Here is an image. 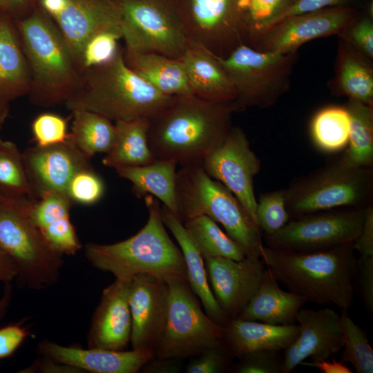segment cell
Returning <instances> with one entry per match:
<instances>
[{
  "instance_id": "6da1fadb",
  "label": "cell",
  "mask_w": 373,
  "mask_h": 373,
  "mask_svg": "<svg viewBox=\"0 0 373 373\" xmlns=\"http://www.w3.org/2000/svg\"><path fill=\"white\" fill-rule=\"evenodd\" d=\"M236 112L233 102H213L193 94L174 96L149 119V148L156 160H174L181 166L202 164L225 140Z\"/></svg>"
},
{
  "instance_id": "7a4b0ae2",
  "label": "cell",
  "mask_w": 373,
  "mask_h": 373,
  "mask_svg": "<svg viewBox=\"0 0 373 373\" xmlns=\"http://www.w3.org/2000/svg\"><path fill=\"white\" fill-rule=\"evenodd\" d=\"M260 258L279 284L307 302L340 310L352 305L356 262L353 242L311 252L262 244Z\"/></svg>"
},
{
  "instance_id": "3957f363",
  "label": "cell",
  "mask_w": 373,
  "mask_h": 373,
  "mask_svg": "<svg viewBox=\"0 0 373 373\" xmlns=\"http://www.w3.org/2000/svg\"><path fill=\"white\" fill-rule=\"evenodd\" d=\"M145 203L149 218L136 234L113 244L88 243L84 248L86 258L93 267L117 279L131 280L137 274H146L166 283L187 280L182 253L165 229L158 200L149 194Z\"/></svg>"
},
{
  "instance_id": "277c9868",
  "label": "cell",
  "mask_w": 373,
  "mask_h": 373,
  "mask_svg": "<svg viewBox=\"0 0 373 373\" xmlns=\"http://www.w3.org/2000/svg\"><path fill=\"white\" fill-rule=\"evenodd\" d=\"M75 93L64 103L71 111L83 109L114 122L151 119L171 102L126 65L119 48L110 61L81 73Z\"/></svg>"
},
{
  "instance_id": "5b68a950",
  "label": "cell",
  "mask_w": 373,
  "mask_h": 373,
  "mask_svg": "<svg viewBox=\"0 0 373 373\" xmlns=\"http://www.w3.org/2000/svg\"><path fill=\"white\" fill-rule=\"evenodd\" d=\"M19 32L30 73V101L40 106L65 103L82 74L57 27L35 12L19 23Z\"/></svg>"
},
{
  "instance_id": "8992f818",
  "label": "cell",
  "mask_w": 373,
  "mask_h": 373,
  "mask_svg": "<svg viewBox=\"0 0 373 373\" xmlns=\"http://www.w3.org/2000/svg\"><path fill=\"white\" fill-rule=\"evenodd\" d=\"M175 201L184 222L205 215L224 228L246 257L260 258L261 231L236 196L211 178L202 164L181 166L176 173Z\"/></svg>"
},
{
  "instance_id": "52a82bcc",
  "label": "cell",
  "mask_w": 373,
  "mask_h": 373,
  "mask_svg": "<svg viewBox=\"0 0 373 373\" xmlns=\"http://www.w3.org/2000/svg\"><path fill=\"white\" fill-rule=\"evenodd\" d=\"M30 200L0 195V247L17 265V285L42 289L58 281L63 255L52 247L35 223Z\"/></svg>"
},
{
  "instance_id": "ba28073f",
  "label": "cell",
  "mask_w": 373,
  "mask_h": 373,
  "mask_svg": "<svg viewBox=\"0 0 373 373\" xmlns=\"http://www.w3.org/2000/svg\"><path fill=\"white\" fill-rule=\"evenodd\" d=\"M285 190L290 220L326 210L372 203V167H350L341 159L292 181Z\"/></svg>"
},
{
  "instance_id": "9c48e42d",
  "label": "cell",
  "mask_w": 373,
  "mask_h": 373,
  "mask_svg": "<svg viewBox=\"0 0 373 373\" xmlns=\"http://www.w3.org/2000/svg\"><path fill=\"white\" fill-rule=\"evenodd\" d=\"M216 57L233 86V104L239 112L269 108L288 91L298 52H262L242 44L227 57Z\"/></svg>"
},
{
  "instance_id": "30bf717a",
  "label": "cell",
  "mask_w": 373,
  "mask_h": 373,
  "mask_svg": "<svg viewBox=\"0 0 373 373\" xmlns=\"http://www.w3.org/2000/svg\"><path fill=\"white\" fill-rule=\"evenodd\" d=\"M169 300L162 337L155 350L157 359L195 356L224 341V327L213 321L184 279L167 283Z\"/></svg>"
},
{
  "instance_id": "8fae6325",
  "label": "cell",
  "mask_w": 373,
  "mask_h": 373,
  "mask_svg": "<svg viewBox=\"0 0 373 373\" xmlns=\"http://www.w3.org/2000/svg\"><path fill=\"white\" fill-rule=\"evenodd\" d=\"M125 50L180 59L189 43L176 0H119Z\"/></svg>"
},
{
  "instance_id": "7c38bea8",
  "label": "cell",
  "mask_w": 373,
  "mask_h": 373,
  "mask_svg": "<svg viewBox=\"0 0 373 373\" xmlns=\"http://www.w3.org/2000/svg\"><path fill=\"white\" fill-rule=\"evenodd\" d=\"M365 207L340 208L290 220L271 235H264L267 246L296 252H311L352 243L359 236Z\"/></svg>"
},
{
  "instance_id": "4fadbf2b",
  "label": "cell",
  "mask_w": 373,
  "mask_h": 373,
  "mask_svg": "<svg viewBox=\"0 0 373 373\" xmlns=\"http://www.w3.org/2000/svg\"><path fill=\"white\" fill-rule=\"evenodd\" d=\"M189 41L225 57L245 44L241 0H176Z\"/></svg>"
},
{
  "instance_id": "5bb4252c",
  "label": "cell",
  "mask_w": 373,
  "mask_h": 373,
  "mask_svg": "<svg viewBox=\"0 0 373 373\" xmlns=\"http://www.w3.org/2000/svg\"><path fill=\"white\" fill-rule=\"evenodd\" d=\"M39 3L53 19L80 71L87 41L100 32L122 28L119 0H39Z\"/></svg>"
},
{
  "instance_id": "9a60e30c",
  "label": "cell",
  "mask_w": 373,
  "mask_h": 373,
  "mask_svg": "<svg viewBox=\"0 0 373 373\" xmlns=\"http://www.w3.org/2000/svg\"><path fill=\"white\" fill-rule=\"evenodd\" d=\"M356 18L354 8L329 7L283 19L253 37L247 44L258 51L295 52L303 44L313 39L341 35Z\"/></svg>"
},
{
  "instance_id": "2e32d148",
  "label": "cell",
  "mask_w": 373,
  "mask_h": 373,
  "mask_svg": "<svg viewBox=\"0 0 373 373\" xmlns=\"http://www.w3.org/2000/svg\"><path fill=\"white\" fill-rule=\"evenodd\" d=\"M202 166L211 178L236 196L258 227L254 178L260 172L261 163L242 128L232 126L222 144L204 159Z\"/></svg>"
},
{
  "instance_id": "e0dca14e",
  "label": "cell",
  "mask_w": 373,
  "mask_h": 373,
  "mask_svg": "<svg viewBox=\"0 0 373 373\" xmlns=\"http://www.w3.org/2000/svg\"><path fill=\"white\" fill-rule=\"evenodd\" d=\"M169 300V285L164 280L146 274H137L131 279L128 303L132 349L155 352L164 329Z\"/></svg>"
},
{
  "instance_id": "ac0fdd59",
  "label": "cell",
  "mask_w": 373,
  "mask_h": 373,
  "mask_svg": "<svg viewBox=\"0 0 373 373\" xmlns=\"http://www.w3.org/2000/svg\"><path fill=\"white\" fill-rule=\"evenodd\" d=\"M296 321L299 332L283 352L282 373H289L301 362L329 358L342 350L344 336L340 313L329 307L319 309L302 308Z\"/></svg>"
},
{
  "instance_id": "d6986e66",
  "label": "cell",
  "mask_w": 373,
  "mask_h": 373,
  "mask_svg": "<svg viewBox=\"0 0 373 373\" xmlns=\"http://www.w3.org/2000/svg\"><path fill=\"white\" fill-rule=\"evenodd\" d=\"M22 154L33 199L48 193L66 195L73 176L92 167L90 159L77 149L69 136L64 142L47 146L36 145L26 149Z\"/></svg>"
},
{
  "instance_id": "ffe728a7",
  "label": "cell",
  "mask_w": 373,
  "mask_h": 373,
  "mask_svg": "<svg viewBox=\"0 0 373 373\" xmlns=\"http://www.w3.org/2000/svg\"><path fill=\"white\" fill-rule=\"evenodd\" d=\"M211 289L229 320L238 317L260 283L265 265L261 258L204 260Z\"/></svg>"
},
{
  "instance_id": "44dd1931",
  "label": "cell",
  "mask_w": 373,
  "mask_h": 373,
  "mask_svg": "<svg viewBox=\"0 0 373 373\" xmlns=\"http://www.w3.org/2000/svg\"><path fill=\"white\" fill-rule=\"evenodd\" d=\"M37 352L57 362L75 367L84 372L136 373L153 359L149 349L130 351L63 346L49 340L40 342Z\"/></svg>"
},
{
  "instance_id": "7402d4cb",
  "label": "cell",
  "mask_w": 373,
  "mask_h": 373,
  "mask_svg": "<svg viewBox=\"0 0 373 373\" xmlns=\"http://www.w3.org/2000/svg\"><path fill=\"white\" fill-rule=\"evenodd\" d=\"M129 283L130 280L115 278L104 289L91 320L88 347L124 350L127 347L131 333Z\"/></svg>"
},
{
  "instance_id": "603a6c76",
  "label": "cell",
  "mask_w": 373,
  "mask_h": 373,
  "mask_svg": "<svg viewBox=\"0 0 373 373\" xmlns=\"http://www.w3.org/2000/svg\"><path fill=\"white\" fill-rule=\"evenodd\" d=\"M180 59L193 95L213 102H234L236 95L233 86L215 55L189 41Z\"/></svg>"
},
{
  "instance_id": "cb8c5ba5",
  "label": "cell",
  "mask_w": 373,
  "mask_h": 373,
  "mask_svg": "<svg viewBox=\"0 0 373 373\" xmlns=\"http://www.w3.org/2000/svg\"><path fill=\"white\" fill-rule=\"evenodd\" d=\"M71 200L58 193L31 198L32 218L52 247L62 255H75L82 245L70 218Z\"/></svg>"
},
{
  "instance_id": "d4e9b609",
  "label": "cell",
  "mask_w": 373,
  "mask_h": 373,
  "mask_svg": "<svg viewBox=\"0 0 373 373\" xmlns=\"http://www.w3.org/2000/svg\"><path fill=\"white\" fill-rule=\"evenodd\" d=\"M306 303L303 296L280 288L266 267L258 289L237 318L272 325L295 324Z\"/></svg>"
},
{
  "instance_id": "484cf974",
  "label": "cell",
  "mask_w": 373,
  "mask_h": 373,
  "mask_svg": "<svg viewBox=\"0 0 373 373\" xmlns=\"http://www.w3.org/2000/svg\"><path fill=\"white\" fill-rule=\"evenodd\" d=\"M298 332L296 324L272 325L236 318L224 327V342L233 356L240 358L256 350L284 351Z\"/></svg>"
},
{
  "instance_id": "4316f807",
  "label": "cell",
  "mask_w": 373,
  "mask_h": 373,
  "mask_svg": "<svg viewBox=\"0 0 373 373\" xmlns=\"http://www.w3.org/2000/svg\"><path fill=\"white\" fill-rule=\"evenodd\" d=\"M160 213L164 226L170 230L180 246L192 291L198 298L206 314L213 321L225 327L229 320L212 292L202 256L180 218L164 205L160 207Z\"/></svg>"
},
{
  "instance_id": "83f0119b",
  "label": "cell",
  "mask_w": 373,
  "mask_h": 373,
  "mask_svg": "<svg viewBox=\"0 0 373 373\" xmlns=\"http://www.w3.org/2000/svg\"><path fill=\"white\" fill-rule=\"evenodd\" d=\"M124 57L131 70L161 93L168 96L192 94L180 59L127 50H124Z\"/></svg>"
},
{
  "instance_id": "f1b7e54d",
  "label": "cell",
  "mask_w": 373,
  "mask_h": 373,
  "mask_svg": "<svg viewBox=\"0 0 373 373\" xmlns=\"http://www.w3.org/2000/svg\"><path fill=\"white\" fill-rule=\"evenodd\" d=\"M338 38L332 91L373 106V68L370 60L343 38Z\"/></svg>"
},
{
  "instance_id": "f546056e",
  "label": "cell",
  "mask_w": 373,
  "mask_h": 373,
  "mask_svg": "<svg viewBox=\"0 0 373 373\" xmlns=\"http://www.w3.org/2000/svg\"><path fill=\"white\" fill-rule=\"evenodd\" d=\"M17 34L10 23L0 19V103L29 93L30 73Z\"/></svg>"
},
{
  "instance_id": "4dcf8cb0",
  "label": "cell",
  "mask_w": 373,
  "mask_h": 373,
  "mask_svg": "<svg viewBox=\"0 0 373 373\" xmlns=\"http://www.w3.org/2000/svg\"><path fill=\"white\" fill-rule=\"evenodd\" d=\"M177 165L174 160H155L146 165L121 167L115 171L119 177L132 183L137 196H154L178 217L175 201Z\"/></svg>"
},
{
  "instance_id": "1f68e13d",
  "label": "cell",
  "mask_w": 373,
  "mask_h": 373,
  "mask_svg": "<svg viewBox=\"0 0 373 373\" xmlns=\"http://www.w3.org/2000/svg\"><path fill=\"white\" fill-rule=\"evenodd\" d=\"M114 124L115 140L102 160L104 165L116 169L144 166L156 160L148 144L149 119L117 121Z\"/></svg>"
},
{
  "instance_id": "d6a6232c",
  "label": "cell",
  "mask_w": 373,
  "mask_h": 373,
  "mask_svg": "<svg viewBox=\"0 0 373 373\" xmlns=\"http://www.w3.org/2000/svg\"><path fill=\"white\" fill-rule=\"evenodd\" d=\"M345 108L350 116L348 147L340 158L354 168L373 165V106L348 99Z\"/></svg>"
},
{
  "instance_id": "836d02e7",
  "label": "cell",
  "mask_w": 373,
  "mask_h": 373,
  "mask_svg": "<svg viewBox=\"0 0 373 373\" xmlns=\"http://www.w3.org/2000/svg\"><path fill=\"white\" fill-rule=\"evenodd\" d=\"M73 119L69 138L88 158L107 153L115 137V124L98 113L83 109L71 111Z\"/></svg>"
},
{
  "instance_id": "e575fe53",
  "label": "cell",
  "mask_w": 373,
  "mask_h": 373,
  "mask_svg": "<svg viewBox=\"0 0 373 373\" xmlns=\"http://www.w3.org/2000/svg\"><path fill=\"white\" fill-rule=\"evenodd\" d=\"M183 224L204 260L222 257L241 260L246 258L241 247L207 216L195 217Z\"/></svg>"
},
{
  "instance_id": "d590c367",
  "label": "cell",
  "mask_w": 373,
  "mask_h": 373,
  "mask_svg": "<svg viewBox=\"0 0 373 373\" xmlns=\"http://www.w3.org/2000/svg\"><path fill=\"white\" fill-rule=\"evenodd\" d=\"M314 145L325 153H334L348 144L350 116L345 107L329 106L318 111L311 122Z\"/></svg>"
},
{
  "instance_id": "8d00e7d4",
  "label": "cell",
  "mask_w": 373,
  "mask_h": 373,
  "mask_svg": "<svg viewBox=\"0 0 373 373\" xmlns=\"http://www.w3.org/2000/svg\"><path fill=\"white\" fill-rule=\"evenodd\" d=\"M0 195L32 198L23 154L14 142L1 139Z\"/></svg>"
},
{
  "instance_id": "74e56055",
  "label": "cell",
  "mask_w": 373,
  "mask_h": 373,
  "mask_svg": "<svg viewBox=\"0 0 373 373\" xmlns=\"http://www.w3.org/2000/svg\"><path fill=\"white\" fill-rule=\"evenodd\" d=\"M344 336L341 361L350 363L358 373L373 372V350L366 333L351 318L348 309L340 310Z\"/></svg>"
},
{
  "instance_id": "f35d334b",
  "label": "cell",
  "mask_w": 373,
  "mask_h": 373,
  "mask_svg": "<svg viewBox=\"0 0 373 373\" xmlns=\"http://www.w3.org/2000/svg\"><path fill=\"white\" fill-rule=\"evenodd\" d=\"M256 216L264 235H271L282 229L290 220L285 206V190L262 193L257 200Z\"/></svg>"
},
{
  "instance_id": "ab89813d",
  "label": "cell",
  "mask_w": 373,
  "mask_h": 373,
  "mask_svg": "<svg viewBox=\"0 0 373 373\" xmlns=\"http://www.w3.org/2000/svg\"><path fill=\"white\" fill-rule=\"evenodd\" d=\"M293 0H246L245 44L260 33Z\"/></svg>"
},
{
  "instance_id": "60d3db41",
  "label": "cell",
  "mask_w": 373,
  "mask_h": 373,
  "mask_svg": "<svg viewBox=\"0 0 373 373\" xmlns=\"http://www.w3.org/2000/svg\"><path fill=\"white\" fill-rule=\"evenodd\" d=\"M121 38L122 28L100 32L93 36L82 52L81 73L113 59L119 48L117 42Z\"/></svg>"
},
{
  "instance_id": "b9f144b4",
  "label": "cell",
  "mask_w": 373,
  "mask_h": 373,
  "mask_svg": "<svg viewBox=\"0 0 373 373\" xmlns=\"http://www.w3.org/2000/svg\"><path fill=\"white\" fill-rule=\"evenodd\" d=\"M104 192V185L93 168L76 173L70 180L66 195L72 202L92 204L100 200Z\"/></svg>"
},
{
  "instance_id": "7bdbcfd3",
  "label": "cell",
  "mask_w": 373,
  "mask_h": 373,
  "mask_svg": "<svg viewBox=\"0 0 373 373\" xmlns=\"http://www.w3.org/2000/svg\"><path fill=\"white\" fill-rule=\"evenodd\" d=\"M32 132L37 146H47L66 142L67 120L52 113H44L37 116L32 123Z\"/></svg>"
},
{
  "instance_id": "ee69618b",
  "label": "cell",
  "mask_w": 373,
  "mask_h": 373,
  "mask_svg": "<svg viewBox=\"0 0 373 373\" xmlns=\"http://www.w3.org/2000/svg\"><path fill=\"white\" fill-rule=\"evenodd\" d=\"M279 352L261 350L248 352L236 365L238 373H282L283 357Z\"/></svg>"
},
{
  "instance_id": "f6af8a7d",
  "label": "cell",
  "mask_w": 373,
  "mask_h": 373,
  "mask_svg": "<svg viewBox=\"0 0 373 373\" xmlns=\"http://www.w3.org/2000/svg\"><path fill=\"white\" fill-rule=\"evenodd\" d=\"M229 354H232L223 341L195 356L197 357L188 364L186 372L189 373L223 372L229 365Z\"/></svg>"
},
{
  "instance_id": "bcb514c9",
  "label": "cell",
  "mask_w": 373,
  "mask_h": 373,
  "mask_svg": "<svg viewBox=\"0 0 373 373\" xmlns=\"http://www.w3.org/2000/svg\"><path fill=\"white\" fill-rule=\"evenodd\" d=\"M368 59L373 58V21L370 17L355 19L338 36Z\"/></svg>"
},
{
  "instance_id": "7dc6e473",
  "label": "cell",
  "mask_w": 373,
  "mask_h": 373,
  "mask_svg": "<svg viewBox=\"0 0 373 373\" xmlns=\"http://www.w3.org/2000/svg\"><path fill=\"white\" fill-rule=\"evenodd\" d=\"M354 284L367 312L373 314V256L356 259Z\"/></svg>"
},
{
  "instance_id": "c3c4849f",
  "label": "cell",
  "mask_w": 373,
  "mask_h": 373,
  "mask_svg": "<svg viewBox=\"0 0 373 373\" xmlns=\"http://www.w3.org/2000/svg\"><path fill=\"white\" fill-rule=\"evenodd\" d=\"M349 1L350 0H293L291 3L276 17L262 31L287 18L329 7L344 6H346Z\"/></svg>"
},
{
  "instance_id": "681fc988",
  "label": "cell",
  "mask_w": 373,
  "mask_h": 373,
  "mask_svg": "<svg viewBox=\"0 0 373 373\" xmlns=\"http://www.w3.org/2000/svg\"><path fill=\"white\" fill-rule=\"evenodd\" d=\"M28 335V331L19 323L1 327L0 360L12 355Z\"/></svg>"
},
{
  "instance_id": "f907efd6",
  "label": "cell",
  "mask_w": 373,
  "mask_h": 373,
  "mask_svg": "<svg viewBox=\"0 0 373 373\" xmlns=\"http://www.w3.org/2000/svg\"><path fill=\"white\" fill-rule=\"evenodd\" d=\"M355 251L360 256H373V205L372 202L365 208V218L361 233L353 242Z\"/></svg>"
},
{
  "instance_id": "816d5d0a",
  "label": "cell",
  "mask_w": 373,
  "mask_h": 373,
  "mask_svg": "<svg viewBox=\"0 0 373 373\" xmlns=\"http://www.w3.org/2000/svg\"><path fill=\"white\" fill-rule=\"evenodd\" d=\"M20 373H83L80 370L66 364L57 362L50 358L41 356L30 365L19 371Z\"/></svg>"
},
{
  "instance_id": "f5cc1de1",
  "label": "cell",
  "mask_w": 373,
  "mask_h": 373,
  "mask_svg": "<svg viewBox=\"0 0 373 373\" xmlns=\"http://www.w3.org/2000/svg\"><path fill=\"white\" fill-rule=\"evenodd\" d=\"M300 365L309 366L316 368L323 373H352V371L345 365V363L341 361H336L334 358L330 360L321 359V360H312L309 361H305L300 363Z\"/></svg>"
},
{
  "instance_id": "db71d44e",
  "label": "cell",
  "mask_w": 373,
  "mask_h": 373,
  "mask_svg": "<svg viewBox=\"0 0 373 373\" xmlns=\"http://www.w3.org/2000/svg\"><path fill=\"white\" fill-rule=\"evenodd\" d=\"M18 269L14 260L0 247V282L11 283L15 279Z\"/></svg>"
},
{
  "instance_id": "11a10c76",
  "label": "cell",
  "mask_w": 373,
  "mask_h": 373,
  "mask_svg": "<svg viewBox=\"0 0 373 373\" xmlns=\"http://www.w3.org/2000/svg\"><path fill=\"white\" fill-rule=\"evenodd\" d=\"M157 359L154 362L149 361L144 367H146L147 371L154 372H173L176 371V367L171 363L172 359Z\"/></svg>"
},
{
  "instance_id": "9f6ffc18",
  "label": "cell",
  "mask_w": 373,
  "mask_h": 373,
  "mask_svg": "<svg viewBox=\"0 0 373 373\" xmlns=\"http://www.w3.org/2000/svg\"><path fill=\"white\" fill-rule=\"evenodd\" d=\"M12 298V287L11 283H6L4 285L3 294L0 298V323L8 311Z\"/></svg>"
},
{
  "instance_id": "6f0895ef",
  "label": "cell",
  "mask_w": 373,
  "mask_h": 373,
  "mask_svg": "<svg viewBox=\"0 0 373 373\" xmlns=\"http://www.w3.org/2000/svg\"><path fill=\"white\" fill-rule=\"evenodd\" d=\"M9 111L8 104L6 103H0V130L2 127V125L6 119Z\"/></svg>"
},
{
  "instance_id": "680465c9",
  "label": "cell",
  "mask_w": 373,
  "mask_h": 373,
  "mask_svg": "<svg viewBox=\"0 0 373 373\" xmlns=\"http://www.w3.org/2000/svg\"><path fill=\"white\" fill-rule=\"evenodd\" d=\"M28 0H8L9 7H22L27 3Z\"/></svg>"
},
{
  "instance_id": "91938a15",
  "label": "cell",
  "mask_w": 373,
  "mask_h": 373,
  "mask_svg": "<svg viewBox=\"0 0 373 373\" xmlns=\"http://www.w3.org/2000/svg\"><path fill=\"white\" fill-rule=\"evenodd\" d=\"M9 7L8 0H0V8L3 9L8 8Z\"/></svg>"
},
{
  "instance_id": "94428289",
  "label": "cell",
  "mask_w": 373,
  "mask_h": 373,
  "mask_svg": "<svg viewBox=\"0 0 373 373\" xmlns=\"http://www.w3.org/2000/svg\"><path fill=\"white\" fill-rule=\"evenodd\" d=\"M246 4H247L246 0H241V5L243 8L246 7Z\"/></svg>"
}]
</instances>
